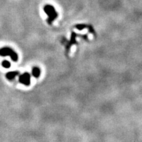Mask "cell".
<instances>
[{"mask_svg": "<svg viewBox=\"0 0 142 142\" xmlns=\"http://www.w3.org/2000/svg\"><path fill=\"white\" fill-rule=\"evenodd\" d=\"M43 9H44V12L48 16V19L47 20V23L49 24H51L54 21V20L57 19L58 14L55 9L54 7L51 5H46L43 8Z\"/></svg>", "mask_w": 142, "mask_h": 142, "instance_id": "6da1fadb", "label": "cell"}, {"mask_svg": "<svg viewBox=\"0 0 142 142\" xmlns=\"http://www.w3.org/2000/svg\"><path fill=\"white\" fill-rule=\"evenodd\" d=\"M19 82L24 86H29L30 84V75L28 72H24V74L19 76Z\"/></svg>", "mask_w": 142, "mask_h": 142, "instance_id": "7a4b0ae2", "label": "cell"}, {"mask_svg": "<svg viewBox=\"0 0 142 142\" xmlns=\"http://www.w3.org/2000/svg\"><path fill=\"white\" fill-rule=\"evenodd\" d=\"M12 51H13V49L10 47H3V48L0 49V55L3 57L9 56Z\"/></svg>", "mask_w": 142, "mask_h": 142, "instance_id": "3957f363", "label": "cell"}, {"mask_svg": "<svg viewBox=\"0 0 142 142\" xmlns=\"http://www.w3.org/2000/svg\"><path fill=\"white\" fill-rule=\"evenodd\" d=\"M19 74V72L18 71H12V72H9L6 74V78L8 80H13L18 74Z\"/></svg>", "mask_w": 142, "mask_h": 142, "instance_id": "277c9868", "label": "cell"}, {"mask_svg": "<svg viewBox=\"0 0 142 142\" xmlns=\"http://www.w3.org/2000/svg\"><path fill=\"white\" fill-rule=\"evenodd\" d=\"M40 73H41V71H40V69L38 67H34L32 68V76L35 78H39L40 76Z\"/></svg>", "mask_w": 142, "mask_h": 142, "instance_id": "5b68a950", "label": "cell"}, {"mask_svg": "<svg viewBox=\"0 0 142 142\" xmlns=\"http://www.w3.org/2000/svg\"><path fill=\"white\" fill-rule=\"evenodd\" d=\"M10 57L12 59V61H17L18 60V55L17 53L15 52V51H14L13 50V51L11 52V53L10 54Z\"/></svg>", "mask_w": 142, "mask_h": 142, "instance_id": "8992f818", "label": "cell"}, {"mask_svg": "<svg viewBox=\"0 0 142 142\" xmlns=\"http://www.w3.org/2000/svg\"><path fill=\"white\" fill-rule=\"evenodd\" d=\"M2 66H3L4 68H8L11 66V63H10L9 61H3L2 62Z\"/></svg>", "mask_w": 142, "mask_h": 142, "instance_id": "52a82bcc", "label": "cell"}]
</instances>
